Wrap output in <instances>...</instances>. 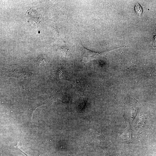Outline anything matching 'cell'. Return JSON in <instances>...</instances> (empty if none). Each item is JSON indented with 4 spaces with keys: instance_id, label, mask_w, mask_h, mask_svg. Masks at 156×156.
I'll return each mask as SVG.
<instances>
[{
    "instance_id": "obj_5",
    "label": "cell",
    "mask_w": 156,
    "mask_h": 156,
    "mask_svg": "<svg viewBox=\"0 0 156 156\" xmlns=\"http://www.w3.org/2000/svg\"><path fill=\"white\" fill-rule=\"evenodd\" d=\"M135 10L137 14L140 16H141L142 12V9L141 6L138 3L136 4L135 6Z\"/></svg>"
},
{
    "instance_id": "obj_7",
    "label": "cell",
    "mask_w": 156,
    "mask_h": 156,
    "mask_svg": "<svg viewBox=\"0 0 156 156\" xmlns=\"http://www.w3.org/2000/svg\"><path fill=\"white\" fill-rule=\"evenodd\" d=\"M153 40L154 42L153 44V46L155 47H156V35L154 36L153 38Z\"/></svg>"
},
{
    "instance_id": "obj_2",
    "label": "cell",
    "mask_w": 156,
    "mask_h": 156,
    "mask_svg": "<svg viewBox=\"0 0 156 156\" xmlns=\"http://www.w3.org/2000/svg\"><path fill=\"white\" fill-rule=\"evenodd\" d=\"M57 101L64 102L66 101L65 98L62 92L55 91L48 100V103L50 105L53 102Z\"/></svg>"
},
{
    "instance_id": "obj_4",
    "label": "cell",
    "mask_w": 156,
    "mask_h": 156,
    "mask_svg": "<svg viewBox=\"0 0 156 156\" xmlns=\"http://www.w3.org/2000/svg\"><path fill=\"white\" fill-rule=\"evenodd\" d=\"M47 62V58L45 55L42 54L39 55L37 58L36 63L40 66H43L46 64Z\"/></svg>"
},
{
    "instance_id": "obj_8",
    "label": "cell",
    "mask_w": 156,
    "mask_h": 156,
    "mask_svg": "<svg viewBox=\"0 0 156 156\" xmlns=\"http://www.w3.org/2000/svg\"><path fill=\"white\" fill-rule=\"evenodd\" d=\"M153 72L155 75L156 76V66L154 68Z\"/></svg>"
},
{
    "instance_id": "obj_6",
    "label": "cell",
    "mask_w": 156,
    "mask_h": 156,
    "mask_svg": "<svg viewBox=\"0 0 156 156\" xmlns=\"http://www.w3.org/2000/svg\"><path fill=\"white\" fill-rule=\"evenodd\" d=\"M20 139H19V140L17 142V145L14 147V148H15L16 149H17L19 151L21 152L23 154H24L25 156H28L22 150L20 149L19 147V142L20 141Z\"/></svg>"
},
{
    "instance_id": "obj_9",
    "label": "cell",
    "mask_w": 156,
    "mask_h": 156,
    "mask_svg": "<svg viewBox=\"0 0 156 156\" xmlns=\"http://www.w3.org/2000/svg\"><path fill=\"white\" fill-rule=\"evenodd\" d=\"M38 156H41V155L40 154V155H39Z\"/></svg>"
},
{
    "instance_id": "obj_1",
    "label": "cell",
    "mask_w": 156,
    "mask_h": 156,
    "mask_svg": "<svg viewBox=\"0 0 156 156\" xmlns=\"http://www.w3.org/2000/svg\"><path fill=\"white\" fill-rule=\"evenodd\" d=\"M125 47V46H124L116 48L111 47L108 49L101 52L93 51L84 48L83 49V51L84 52L83 55V61L84 62H87L91 59L96 58L97 57H101L102 55L105 54L108 52L113 49Z\"/></svg>"
},
{
    "instance_id": "obj_3",
    "label": "cell",
    "mask_w": 156,
    "mask_h": 156,
    "mask_svg": "<svg viewBox=\"0 0 156 156\" xmlns=\"http://www.w3.org/2000/svg\"><path fill=\"white\" fill-rule=\"evenodd\" d=\"M122 142L127 143L132 142V132L130 129H127L124 132L120 137Z\"/></svg>"
}]
</instances>
